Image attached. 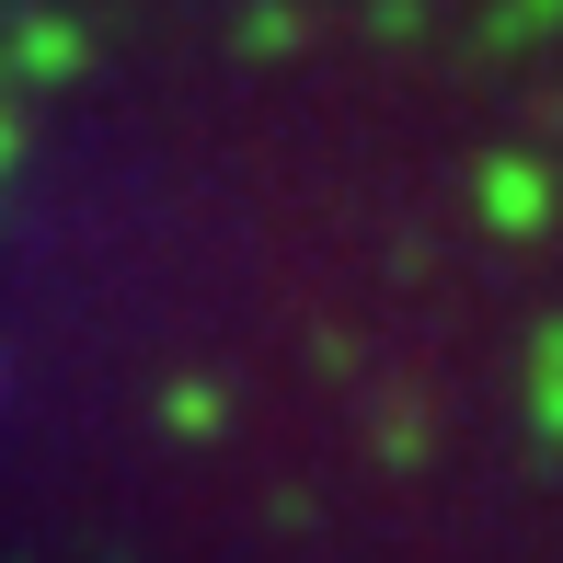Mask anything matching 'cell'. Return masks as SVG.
Instances as JSON below:
<instances>
[{"label":"cell","mask_w":563,"mask_h":563,"mask_svg":"<svg viewBox=\"0 0 563 563\" xmlns=\"http://www.w3.org/2000/svg\"><path fill=\"white\" fill-rule=\"evenodd\" d=\"M483 196H495V208H506V219H518V230H529V219H541V185H529V173H495V185H483Z\"/></svg>","instance_id":"1"}]
</instances>
